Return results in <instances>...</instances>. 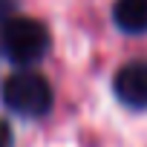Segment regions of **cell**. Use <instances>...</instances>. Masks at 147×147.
I'll return each mask as SVG.
<instances>
[{"label": "cell", "mask_w": 147, "mask_h": 147, "mask_svg": "<svg viewBox=\"0 0 147 147\" xmlns=\"http://www.w3.org/2000/svg\"><path fill=\"white\" fill-rule=\"evenodd\" d=\"M49 29L35 18L15 15L9 23L0 26V52L18 69H32L49 52Z\"/></svg>", "instance_id": "cell-1"}, {"label": "cell", "mask_w": 147, "mask_h": 147, "mask_svg": "<svg viewBox=\"0 0 147 147\" xmlns=\"http://www.w3.org/2000/svg\"><path fill=\"white\" fill-rule=\"evenodd\" d=\"M0 101L20 118H40L52 110V87L35 69H18L0 87Z\"/></svg>", "instance_id": "cell-2"}, {"label": "cell", "mask_w": 147, "mask_h": 147, "mask_svg": "<svg viewBox=\"0 0 147 147\" xmlns=\"http://www.w3.org/2000/svg\"><path fill=\"white\" fill-rule=\"evenodd\" d=\"M115 98L130 110H147V61L124 63L113 78Z\"/></svg>", "instance_id": "cell-3"}, {"label": "cell", "mask_w": 147, "mask_h": 147, "mask_svg": "<svg viewBox=\"0 0 147 147\" xmlns=\"http://www.w3.org/2000/svg\"><path fill=\"white\" fill-rule=\"evenodd\" d=\"M113 20L121 32L127 35H141L147 32V0H115L113 6Z\"/></svg>", "instance_id": "cell-4"}, {"label": "cell", "mask_w": 147, "mask_h": 147, "mask_svg": "<svg viewBox=\"0 0 147 147\" xmlns=\"http://www.w3.org/2000/svg\"><path fill=\"white\" fill-rule=\"evenodd\" d=\"M18 15V0H0V26Z\"/></svg>", "instance_id": "cell-5"}, {"label": "cell", "mask_w": 147, "mask_h": 147, "mask_svg": "<svg viewBox=\"0 0 147 147\" xmlns=\"http://www.w3.org/2000/svg\"><path fill=\"white\" fill-rule=\"evenodd\" d=\"M0 147H12V127L0 118Z\"/></svg>", "instance_id": "cell-6"}]
</instances>
